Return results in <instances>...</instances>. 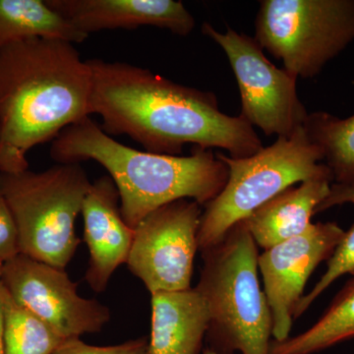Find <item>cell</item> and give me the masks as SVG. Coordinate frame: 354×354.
I'll use <instances>...</instances> for the list:
<instances>
[{
    "instance_id": "6da1fadb",
    "label": "cell",
    "mask_w": 354,
    "mask_h": 354,
    "mask_svg": "<svg viewBox=\"0 0 354 354\" xmlns=\"http://www.w3.org/2000/svg\"><path fill=\"white\" fill-rule=\"evenodd\" d=\"M92 70L91 115L106 134L127 135L147 152L180 156L186 144L250 157L262 141L241 115L221 113L214 93L180 85L151 70L88 59Z\"/></svg>"
},
{
    "instance_id": "7a4b0ae2",
    "label": "cell",
    "mask_w": 354,
    "mask_h": 354,
    "mask_svg": "<svg viewBox=\"0 0 354 354\" xmlns=\"http://www.w3.org/2000/svg\"><path fill=\"white\" fill-rule=\"evenodd\" d=\"M92 88L74 44L32 38L0 48V174L28 171L32 148L91 116Z\"/></svg>"
},
{
    "instance_id": "3957f363",
    "label": "cell",
    "mask_w": 354,
    "mask_h": 354,
    "mask_svg": "<svg viewBox=\"0 0 354 354\" xmlns=\"http://www.w3.org/2000/svg\"><path fill=\"white\" fill-rule=\"evenodd\" d=\"M50 157L57 164L94 160L102 165L118 188L121 215L133 230L169 203L189 199L205 206L228 176L227 165L212 151L194 147L189 156L143 152L111 138L91 116L53 140Z\"/></svg>"
},
{
    "instance_id": "277c9868",
    "label": "cell",
    "mask_w": 354,
    "mask_h": 354,
    "mask_svg": "<svg viewBox=\"0 0 354 354\" xmlns=\"http://www.w3.org/2000/svg\"><path fill=\"white\" fill-rule=\"evenodd\" d=\"M196 286L209 310V348L220 354H269L272 316L258 277V246L242 221L202 251Z\"/></svg>"
},
{
    "instance_id": "5b68a950",
    "label": "cell",
    "mask_w": 354,
    "mask_h": 354,
    "mask_svg": "<svg viewBox=\"0 0 354 354\" xmlns=\"http://www.w3.org/2000/svg\"><path fill=\"white\" fill-rule=\"evenodd\" d=\"M216 156L227 165V181L218 196L205 205L198 232L201 252L291 186L313 178L333 180L321 151L307 138L304 127L250 157Z\"/></svg>"
},
{
    "instance_id": "8992f818",
    "label": "cell",
    "mask_w": 354,
    "mask_h": 354,
    "mask_svg": "<svg viewBox=\"0 0 354 354\" xmlns=\"http://www.w3.org/2000/svg\"><path fill=\"white\" fill-rule=\"evenodd\" d=\"M91 184L80 164L0 174V192L17 225L20 254L64 270L81 242L74 225Z\"/></svg>"
},
{
    "instance_id": "52a82bcc",
    "label": "cell",
    "mask_w": 354,
    "mask_h": 354,
    "mask_svg": "<svg viewBox=\"0 0 354 354\" xmlns=\"http://www.w3.org/2000/svg\"><path fill=\"white\" fill-rule=\"evenodd\" d=\"M297 78H313L354 41V0H262L255 37Z\"/></svg>"
},
{
    "instance_id": "ba28073f",
    "label": "cell",
    "mask_w": 354,
    "mask_h": 354,
    "mask_svg": "<svg viewBox=\"0 0 354 354\" xmlns=\"http://www.w3.org/2000/svg\"><path fill=\"white\" fill-rule=\"evenodd\" d=\"M202 32L227 57L241 97V114L266 136L290 137L304 127L308 113L297 94V78L266 57L255 39L227 27L218 32L209 23Z\"/></svg>"
},
{
    "instance_id": "9c48e42d",
    "label": "cell",
    "mask_w": 354,
    "mask_h": 354,
    "mask_svg": "<svg viewBox=\"0 0 354 354\" xmlns=\"http://www.w3.org/2000/svg\"><path fill=\"white\" fill-rule=\"evenodd\" d=\"M201 205L189 199L165 205L134 228L127 266L151 295L190 288Z\"/></svg>"
},
{
    "instance_id": "30bf717a",
    "label": "cell",
    "mask_w": 354,
    "mask_h": 354,
    "mask_svg": "<svg viewBox=\"0 0 354 354\" xmlns=\"http://www.w3.org/2000/svg\"><path fill=\"white\" fill-rule=\"evenodd\" d=\"M1 283L15 301L65 339L102 330L111 310L77 292L65 270L19 254L4 262Z\"/></svg>"
},
{
    "instance_id": "8fae6325",
    "label": "cell",
    "mask_w": 354,
    "mask_h": 354,
    "mask_svg": "<svg viewBox=\"0 0 354 354\" xmlns=\"http://www.w3.org/2000/svg\"><path fill=\"white\" fill-rule=\"evenodd\" d=\"M344 230L335 223H312L304 234L263 251L258 270L272 316L274 341L290 337L295 310L312 272L328 261Z\"/></svg>"
},
{
    "instance_id": "7c38bea8",
    "label": "cell",
    "mask_w": 354,
    "mask_h": 354,
    "mask_svg": "<svg viewBox=\"0 0 354 354\" xmlns=\"http://www.w3.org/2000/svg\"><path fill=\"white\" fill-rule=\"evenodd\" d=\"M81 214L90 252L85 279L93 290L102 292L116 269L127 263L134 230L121 215L120 194L109 176L91 184Z\"/></svg>"
},
{
    "instance_id": "4fadbf2b",
    "label": "cell",
    "mask_w": 354,
    "mask_h": 354,
    "mask_svg": "<svg viewBox=\"0 0 354 354\" xmlns=\"http://www.w3.org/2000/svg\"><path fill=\"white\" fill-rule=\"evenodd\" d=\"M46 4L90 36L104 30L136 29L153 26L186 37L195 19L176 0H46Z\"/></svg>"
},
{
    "instance_id": "5bb4252c",
    "label": "cell",
    "mask_w": 354,
    "mask_h": 354,
    "mask_svg": "<svg viewBox=\"0 0 354 354\" xmlns=\"http://www.w3.org/2000/svg\"><path fill=\"white\" fill-rule=\"evenodd\" d=\"M149 354H200L209 326L206 299L195 288L151 295Z\"/></svg>"
},
{
    "instance_id": "9a60e30c",
    "label": "cell",
    "mask_w": 354,
    "mask_h": 354,
    "mask_svg": "<svg viewBox=\"0 0 354 354\" xmlns=\"http://www.w3.org/2000/svg\"><path fill=\"white\" fill-rule=\"evenodd\" d=\"M333 180L313 178L291 186L244 220L258 247L267 250L304 234L311 227L321 203L329 196Z\"/></svg>"
},
{
    "instance_id": "2e32d148",
    "label": "cell",
    "mask_w": 354,
    "mask_h": 354,
    "mask_svg": "<svg viewBox=\"0 0 354 354\" xmlns=\"http://www.w3.org/2000/svg\"><path fill=\"white\" fill-rule=\"evenodd\" d=\"M88 37L50 8L46 0H0V48L27 39L81 44Z\"/></svg>"
},
{
    "instance_id": "e0dca14e",
    "label": "cell",
    "mask_w": 354,
    "mask_h": 354,
    "mask_svg": "<svg viewBox=\"0 0 354 354\" xmlns=\"http://www.w3.org/2000/svg\"><path fill=\"white\" fill-rule=\"evenodd\" d=\"M351 339H354V278L311 328L286 341H272L269 354H313Z\"/></svg>"
},
{
    "instance_id": "ac0fdd59",
    "label": "cell",
    "mask_w": 354,
    "mask_h": 354,
    "mask_svg": "<svg viewBox=\"0 0 354 354\" xmlns=\"http://www.w3.org/2000/svg\"><path fill=\"white\" fill-rule=\"evenodd\" d=\"M304 129L321 151L333 183L354 187V114L344 120L326 111L308 113Z\"/></svg>"
},
{
    "instance_id": "d6986e66",
    "label": "cell",
    "mask_w": 354,
    "mask_h": 354,
    "mask_svg": "<svg viewBox=\"0 0 354 354\" xmlns=\"http://www.w3.org/2000/svg\"><path fill=\"white\" fill-rule=\"evenodd\" d=\"M3 313L6 354H53L67 341L6 290Z\"/></svg>"
},
{
    "instance_id": "ffe728a7",
    "label": "cell",
    "mask_w": 354,
    "mask_h": 354,
    "mask_svg": "<svg viewBox=\"0 0 354 354\" xmlns=\"http://www.w3.org/2000/svg\"><path fill=\"white\" fill-rule=\"evenodd\" d=\"M344 274L354 276V223L348 232H344L334 252L328 259L327 271L323 274L322 278L319 279L310 292L304 295L298 302L293 318L297 319L301 316L324 291Z\"/></svg>"
},
{
    "instance_id": "44dd1931",
    "label": "cell",
    "mask_w": 354,
    "mask_h": 354,
    "mask_svg": "<svg viewBox=\"0 0 354 354\" xmlns=\"http://www.w3.org/2000/svg\"><path fill=\"white\" fill-rule=\"evenodd\" d=\"M53 354H149V351L144 339L108 346H91L80 339H70Z\"/></svg>"
},
{
    "instance_id": "7402d4cb",
    "label": "cell",
    "mask_w": 354,
    "mask_h": 354,
    "mask_svg": "<svg viewBox=\"0 0 354 354\" xmlns=\"http://www.w3.org/2000/svg\"><path fill=\"white\" fill-rule=\"evenodd\" d=\"M19 254L17 225L8 203L0 192V260L6 262Z\"/></svg>"
},
{
    "instance_id": "603a6c76",
    "label": "cell",
    "mask_w": 354,
    "mask_h": 354,
    "mask_svg": "<svg viewBox=\"0 0 354 354\" xmlns=\"http://www.w3.org/2000/svg\"><path fill=\"white\" fill-rule=\"evenodd\" d=\"M346 203H354V187H346V186L332 184L329 196L326 198L325 201L321 203L320 206L317 209L316 214L337 206V205L346 204Z\"/></svg>"
},
{
    "instance_id": "cb8c5ba5",
    "label": "cell",
    "mask_w": 354,
    "mask_h": 354,
    "mask_svg": "<svg viewBox=\"0 0 354 354\" xmlns=\"http://www.w3.org/2000/svg\"><path fill=\"white\" fill-rule=\"evenodd\" d=\"M4 298L6 288L0 283V354H6L4 346Z\"/></svg>"
},
{
    "instance_id": "d4e9b609",
    "label": "cell",
    "mask_w": 354,
    "mask_h": 354,
    "mask_svg": "<svg viewBox=\"0 0 354 354\" xmlns=\"http://www.w3.org/2000/svg\"><path fill=\"white\" fill-rule=\"evenodd\" d=\"M203 354H220V353H216V351H213V349L208 348L205 349L204 351H203Z\"/></svg>"
},
{
    "instance_id": "484cf974",
    "label": "cell",
    "mask_w": 354,
    "mask_h": 354,
    "mask_svg": "<svg viewBox=\"0 0 354 354\" xmlns=\"http://www.w3.org/2000/svg\"><path fill=\"white\" fill-rule=\"evenodd\" d=\"M4 262L0 260V283H1L2 272H3Z\"/></svg>"
}]
</instances>
